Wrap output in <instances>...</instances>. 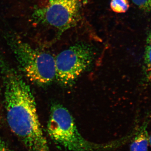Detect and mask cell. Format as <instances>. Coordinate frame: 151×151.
<instances>
[{
	"label": "cell",
	"instance_id": "6",
	"mask_svg": "<svg viewBox=\"0 0 151 151\" xmlns=\"http://www.w3.org/2000/svg\"><path fill=\"white\" fill-rule=\"evenodd\" d=\"M148 120L142 123L134 132L130 145V151H148L149 136L147 127Z\"/></svg>",
	"mask_w": 151,
	"mask_h": 151
},
{
	"label": "cell",
	"instance_id": "2",
	"mask_svg": "<svg viewBox=\"0 0 151 151\" xmlns=\"http://www.w3.org/2000/svg\"><path fill=\"white\" fill-rule=\"evenodd\" d=\"M47 125L48 135L55 144L67 151H110L126 144L133 134L119 140L98 144L86 139L79 132L73 116L67 108L58 103L50 108Z\"/></svg>",
	"mask_w": 151,
	"mask_h": 151
},
{
	"label": "cell",
	"instance_id": "5",
	"mask_svg": "<svg viewBox=\"0 0 151 151\" xmlns=\"http://www.w3.org/2000/svg\"><path fill=\"white\" fill-rule=\"evenodd\" d=\"M79 9L80 0H48L44 6L35 11L34 17L62 34L77 23Z\"/></svg>",
	"mask_w": 151,
	"mask_h": 151
},
{
	"label": "cell",
	"instance_id": "4",
	"mask_svg": "<svg viewBox=\"0 0 151 151\" xmlns=\"http://www.w3.org/2000/svg\"><path fill=\"white\" fill-rule=\"evenodd\" d=\"M95 55L94 47L84 42L75 44L64 50L55 58V80L64 88L73 86L92 66Z\"/></svg>",
	"mask_w": 151,
	"mask_h": 151
},
{
	"label": "cell",
	"instance_id": "10",
	"mask_svg": "<svg viewBox=\"0 0 151 151\" xmlns=\"http://www.w3.org/2000/svg\"><path fill=\"white\" fill-rule=\"evenodd\" d=\"M0 151H11L5 142L0 137Z\"/></svg>",
	"mask_w": 151,
	"mask_h": 151
},
{
	"label": "cell",
	"instance_id": "8",
	"mask_svg": "<svg viewBox=\"0 0 151 151\" xmlns=\"http://www.w3.org/2000/svg\"><path fill=\"white\" fill-rule=\"evenodd\" d=\"M110 7L116 13H124L129 9V4L128 0H111Z\"/></svg>",
	"mask_w": 151,
	"mask_h": 151
},
{
	"label": "cell",
	"instance_id": "3",
	"mask_svg": "<svg viewBox=\"0 0 151 151\" xmlns=\"http://www.w3.org/2000/svg\"><path fill=\"white\" fill-rule=\"evenodd\" d=\"M11 47L21 71L30 81L47 86L55 80V58L52 55L20 41H13Z\"/></svg>",
	"mask_w": 151,
	"mask_h": 151
},
{
	"label": "cell",
	"instance_id": "9",
	"mask_svg": "<svg viewBox=\"0 0 151 151\" xmlns=\"http://www.w3.org/2000/svg\"><path fill=\"white\" fill-rule=\"evenodd\" d=\"M132 1L142 9L151 11V0H132Z\"/></svg>",
	"mask_w": 151,
	"mask_h": 151
},
{
	"label": "cell",
	"instance_id": "1",
	"mask_svg": "<svg viewBox=\"0 0 151 151\" xmlns=\"http://www.w3.org/2000/svg\"><path fill=\"white\" fill-rule=\"evenodd\" d=\"M4 104L12 132L28 151H50L29 85L13 68L2 62Z\"/></svg>",
	"mask_w": 151,
	"mask_h": 151
},
{
	"label": "cell",
	"instance_id": "7",
	"mask_svg": "<svg viewBox=\"0 0 151 151\" xmlns=\"http://www.w3.org/2000/svg\"><path fill=\"white\" fill-rule=\"evenodd\" d=\"M144 60L145 79L147 83L151 84V34L147 38Z\"/></svg>",
	"mask_w": 151,
	"mask_h": 151
},
{
	"label": "cell",
	"instance_id": "11",
	"mask_svg": "<svg viewBox=\"0 0 151 151\" xmlns=\"http://www.w3.org/2000/svg\"><path fill=\"white\" fill-rule=\"evenodd\" d=\"M149 145L151 146V134L150 135H149Z\"/></svg>",
	"mask_w": 151,
	"mask_h": 151
}]
</instances>
